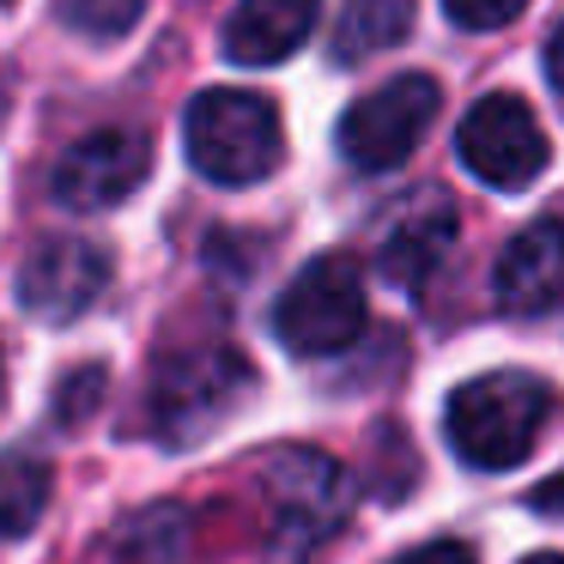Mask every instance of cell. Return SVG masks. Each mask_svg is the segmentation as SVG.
<instances>
[{
  "instance_id": "6da1fadb",
  "label": "cell",
  "mask_w": 564,
  "mask_h": 564,
  "mask_svg": "<svg viewBox=\"0 0 564 564\" xmlns=\"http://www.w3.org/2000/svg\"><path fill=\"white\" fill-rule=\"evenodd\" d=\"M552 419V389L528 370H486V377L462 382L443 401V431L449 449L479 474H510L534 455L540 431Z\"/></svg>"
},
{
  "instance_id": "7a4b0ae2",
  "label": "cell",
  "mask_w": 564,
  "mask_h": 564,
  "mask_svg": "<svg viewBox=\"0 0 564 564\" xmlns=\"http://www.w3.org/2000/svg\"><path fill=\"white\" fill-rule=\"evenodd\" d=\"M183 147L195 176H207L219 188H249L285 164L280 110L243 86L195 91V104L183 110Z\"/></svg>"
},
{
  "instance_id": "3957f363",
  "label": "cell",
  "mask_w": 564,
  "mask_h": 564,
  "mask_svg": "<svg viewBox=\"0 0 564 564\" xmlns=\"http://www.w3.org/2000/svg\"><path fill=\"white\" fill-rule=\"evenodd\" d=\"M365 268L352 256H316L273 304V334L297 358H328L365 334Z\"/></svg>"
},
{
  "instance_id": "277c9868",
  "label": "cell",
  "mask_w": 564,
  "mask_h": 564,
  "mask_svg": "<svg viewBox=\"0 0 564 564\" xmlns=\"http://www.w3.org/2000/svg\"><path fill=\"white\" fill-rule=\"evenodd\" d=\"M443 110V86L431 74H394L389 86L365 91L352 110L340 116V159L365 176L401 171L419 152Z\"/></svg>"
},
{
  "instance_id": "5b68a950",
  "label": "cell",
  "mask_w": 564,
  "mask_h": 564,
  "mask_svg": "<svg viewBox=\"0 0 564 564\" xmlns=\"http://www.w3.org/2000/svg\"><path fill=\"white\" fill-rule=\"evenodd\" d=\"M455 152H462L467 171L486 188H498V195H522L552 159L546 128H540V116L528 110L516 91H486V98L462 116V128H455Z\"/></svg>"
},
{
  "instance_id": "8992f818",
  "label": "cell",
  "mask_w": 564,
  "mask_h": 564,
  "mask_svg": "<svg viewBox=\"0 0 564 564\" xmlns=\"http://www.w3.org/2000/svg\"><path fill=\"white\" fill-rule=\"evenodd\" d=\"M243 389H249V365L231 346H195L152 377V431H159V443L183 449V443L207 437Z\"/></svg>"
},
{
  "instance_id": "52a82bcc",
  "label": "cell",
  "mask_w": 564,
  "mask_h": 564,
  "mask_svg": "<svg viewBox=\"0 0 564 564\" xmlns=\"http://www.w3.org/2000/svg\"><path fill=\"white\" fill-rule=\"evenodd\" d=\"M273 498V558L304 564L346 516V479L322 449H292L268 467Z\"/></svg>"
},
{
  "instance_id": "ba28073f",
  "label": "cell",
  "mask_w": 564,
  "mask_h": 564,
  "mask_svg": "<svg viewBox=\"0 0 564 564\" xmlns=\"http://www.w3.org/2000/svg\"><path fill=\"white\" fill-rule=\"evenodd\" d=\"M147 176H152V140L140 128H91L86 140H74L55 159L50 195L67 213H104L122 207Z\"/></svg>"
},
{
  "instance_id": "9c48e42d",
  "label": "cell",
  "mask_w": 564,
  "mask_h": 564,
  "mask_svg": "<svg viewBox=\"0 0 564 564\" xmlns=\"http://www.w3.org/2000/svg\"><path fill=\"white\" fill-rule=\"evenodd\" d=\"M104 285H110V249L79 237V231L43 237V243L19 261V304L37 322H55V328L86 316L104 297Z\"/></svg>"
},
{
  "instance_id": "30bf717a",
  "label": "cell",
  "mask_w": 564,
  "mask_h": 564,
  "mask_svg": "<svg viewBox=\"0 0 564 564\" xmlns=\"http://www.w3.org/2000/svg\"><path fill=\"white\" fill-rule=\"evenodd\" d=\"M449 249H455V200L443 195V188H413V195L382 219L377 268L389 285L419 292V285L449 261Z\"/></svg>"
},
{
  "instance_id": "8fae6325",
  "label": "cell",
  "mask_w": 564,
  "mask_h": 564,
  "mask_svg": "<svg viewBox=\"0 0 564 564\" xmlns=\"http://www.w3.org/2000/svg\"><path fill=\"white\" fill-rule=\"evenodd\" d=\"M491 304L503 316H546L564 304V225L534 219L503 243L491 268Z\"/></svg>"
},
{
  "instance_id": "7c38bea8",
  "label": "cell",
  "mask_w": 564,
  "mask_h": 564,
  "mask_svg": "<svg viewBox=\"0 0 564 564\" xmlns=\"http://www.w3.org/2000/svg\"><path fill=\"white\" fill-rule=\"evenodd\" d=\"M322 0H243L225 25V62L231 67H280L310 43Z\"/></svg>"
},
{
  "instance_id": "4fadbf2b",
  "label": "cell",
  "mask_w": 564,
  "mask_h": 564,
  "mask_svg": "<svg viewBox=\"0 0 564 564\" xmlns=\"http://www.w3.org/2000/svg\"><path fill=\"white\" fill-rule=\"evenodd\" d=\"M413 31V0H352L334 31V62H370Z\"/></svg>"
},
{
  "instance_id": "5bb4252c",
  "label": "cell",
  "mask_w": 564,
  "mask_h": 564,
  "mask_svg": "<svg viewBox=\"0 0 564 564\" xmlns=\"http://www.w3.org/2000/svg\"><path fill=\"white\" fill-rule=\"evenodd\" d=\"M50 491H55V474L43 455H31V449L0 455V534L7 540L31 534L37 516L50 510Z\"/></svg>"
},
{
  "instance_id": "9a60e30c",
  "label": "cell",
  "mask_w": 564,
  "mask_h": 564,
  "mask_svg": "<svg viewBox=\"0 0 564 564\" xmlns=\"http://www.w3.org/2000/svg\"><path fill=\"white\" fill-rule=\"evenodd\" d=\"M122 558L128 564H183L188 558V522L183 510L159 503V510H140L122 528Z\"/></svg>"
},
{
  "instance_id": "2e32d148",
  "label": "cell",
  "mask_w": 564,
  "mask_h": 564,
  "mask_svg": "<svg viewBox=\"0 0 564 564\" xmlns=\"http://www.w3.org/2000/svg\"><path fill=\"white\" fill-rule=\"evenodd\" d=\"M140 7L147 0H55V19L79 37H98V43H116L140 25Z\"/></svg>"
},
{
  "instance_id": "e0dca14e",
  "label": "cell",
  "mask_w": 564,
  "mask_h": 564,
  "mask_svg": "<svg viewBox=\"0 0 564 564\" xmlns=\"http://www.w3.org/2000/svg\"><path fill=\"white\" fill-rule=\"evenodd\" d=\"M522 7L528 0H443L449 25H462V31H498L510 19H522Z\"/></svg>"
},
{
  "instance_id": "ac0fdd59",
  "label": "cell",
  "mask_w": 564,
  "mask_h": 564,
  "mask_svg": "<svg viewBox=\"0 0 564 564\" xmlns=\"http://www.w3.org/2000/svg\"><path fill=\"white\" fill-rule=\"evenodd\" d=\"M104 394V370L98 365H74V377L62 382V394H55V413H62V425H79L86 419V406Z\"/></svg>"
},
{
  "instance_id": "d6986e66",
  "label": "cell",
  "mask_w": 564,
  "mask_h": 564,
  "mask_svg": "<svg viewBox=\"0 0 564 564\" xmlns=\"http://www.w3.org/2000/svg\"><path fill=\"white\" fill-rule=\"evenodd\" d=\"M394 564H474V546H462V540H431V546L401 552Z\"/></svg>"
},
{
  "instance_id": "ffe728a7",
  "label": "cell",
  "mask_w": 564,
  "mask_h": 564,
  "mask_svg": "<svg viewBox=\"0 0 564 564\" xmlns=\"http://www.w3.org/2000/svg\"><path fill=\"white\" fill-rule=\"evenodd\" d=\"M528 503H534L540 516H558V522H564V474H552L546 486H534V498H528Z\"/></svg>"
},
{
  "instance_id": "44dd1931",
  "label": "cell",
  "mask_w": 564,
  "mask_h": 564,
  "mask_svg": "<svg viewBox=\"0 0 564 564\" xmlns=\"http://www.w3.org/2000/svg\"><path fill=\"white\" fill-rule=\"evenodd\" d=\"M546 79H552V91L564 98V19H558V31H552V43H546Z\"/></svg>"
},
{
  "instance_id": "7402d4cb",
  "label": "cell",
  "mask_w": 564,
  "mask_h": 564,
  "mask_svg": "<svg viewBox=\"0 0 564 564\" xmlns=\"http://www.w3.org/2000/svg\"><path fill=\"white\" fill-rule=\"evenodd\" d=\"M522 564H564V552H534V558H522Z\"/></svg>"
},
{
  "instance_id": "603a6c76",
  "label": "cell",
  "mask_w": 564,
  "mask_h": 564,
  "mask_svg": "<svg viewBox=\"0 0 564 564\" xmlns=\"http://www.w3.org/2000/svg\"><path fill=\"white\" fill-rule=\"evenodd\" d=\"M0 7H13V0H0Z\"/></svg>"
}]
</instances>
